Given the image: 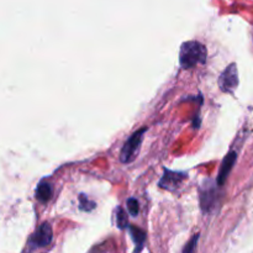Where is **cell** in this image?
Instances as JSON below:
<instances>
[{
  "instance_id": "obj_10",
  "label": "cell",
  "mask_w": 253,
  "mask_h": 253,
  "mask_svg": "<svg viewBox=\"0 0 253 253\" xmlns=\"http://www.w3.org/2000/svg\"><path fill=\"white\" fill-rule=\"evenodd\" d=\"M127 211L128 214L132 215V216L138 215V211H140V204H138L137 200L133 199V198H130V199L127 200Z\"/></svg>"
},
{
  "instance_id": "obj_7",
  "label": "cell",
  "mask_w": 253,
  "mask_h": 253,
  "mask_svg": "<svg viewBox=\"0 0 253 253\" xmlns=\"http://www.w3.org/2000/svg\"><path fill=\"white\" fill-rule=\"evenodd\" d=\"M52 194H53V188L49 183L47 182H42L40 183L39 187L36 189V197L40 202L46 203L48 202L49 199L52 198Z\"/></svg>"
},
{
  "instance_id": "obj_5",
  "label": "cell",
  "mask_w": 253,
  "mask_h": 253,
  "mask_svg": "<svg viewBox=\"0 0 253 253\" xmlns=\"http://www.w3.org/2000/svg\"><path fill=\"white\" fill-rule=\"evenodd\" d=\"M187 177L184 173H177V172H170V170H166L165 175L162 177L160 182V187L165 188V189L174 190L178 185L182 183V180Z\"/></svg>"
},
{
  "instance_id": "obj_6",
  "label": "cell",
  "mask_w": 253,
  "mask_h": 253,
  "mask_svg": "<svg viewBox=\"0 0 253 253\" xmlns=\"http://www.w3.org/2000/svg\"><path fill=\"white\" fill-rule=\"evenodd\" d=\"M236 158H237V155L235 152H230L229 155L225 157L224 162H222V166H221V169H220L219 177H217V184L219 185L224 184L225 180H226V178H227V175L230 174V172H231L235 162H236Z\"/></svg>"
},
{
  "instance_id": "obj_9",
  "label": "cell",
  "mask_w": 253,
  "mask_h": 253,
  "mask_svg": "<svg viewBox=\"0 0 253 253\" xmlns=\"http://www.w3.org/2000/svg\"><path fill=\"white\" fill-rule=\"evenodd\" d=\"M118 214H116V224H118L119 229H126L127 227V216L126 212L124 211L123 208H118Z\"/></svg>"
},
{
  "instance_id": "obj_4",
  "label": "cell",
  "mask_w": 253,
  "mask_h": 253,
  "mask_svg": "<svg viewBox=\"0 0 253 253\" xmlns=\"http://www.w3.org/2000/svg\"><path fill=\"white\" fill-rule=\"evenodd\" d=\"M52 237H53V232H52L51 225L48 222H43L37 227L36 232L32 235L30 245H34L35 247H46L51 244Z\"/></svg>"
},
{
  "instance_id": "obj_12",
  "label": "cell",
  "mask_w": 253,
  "mask_h": 253,
  "mask_svg": "<svg viewBox=\"0 0 253 253\" xmlns=\"http://www.w3.org/2000/svg\"><path fill=\"white\" fill-rule=\"evenodd\" d=\"M198 239H199V235H197V236H195L194 239H193L192 241H190L189 246L185 247V249L183 250V251H184V252H192L193 250H194V247L197 246V241H198Z\"/></svg>"
},
{
  "instance_id": "obj_11",
  "label": "cell",
  "mask_w": 253,
  "mask_h": 253,
  "mask_svg": "<svg viewBox=\"0 0 253 253\" xmlns=\"http://www.w3.org/2000/svg\"><path fill=\"white\" fill-rule=\"evenodd\" d=\"M79 202H81V208L83 210H86V211H90L95 208V204L93 202H89L88 198H85V195H81L79 197Z\"/></svg>"
},
{
  "instance_id": "obj_2",
  "label": "cell",
  "mask_w": 253,
  "mask_h": 253,
  "mask_svg": "<svg viewBox=\"0 0 253 253\" xmlns=\"http://www.w3.org/2000/svg\"><path fill=\"white\" fill-rule=\"evenodd\" d=\"M146 132V128H141V130L136 131L135 133H132L130 138L125 142L123 150H121L120 160L124 163H130L131 161L135 160V157L137 156L138 150L141 147V143L143 140V133Z\"/></svg>"
},
{
  "instance_id": "obj_3",
  "label": "cell",
  "mask_w": 253,
  "mask_h": 253,
  "mask_svg": "<svg viewBox=\"0 0 253 253\" xmlns=\"http://www.w3.org/2000/svg\"><path fill=\"white\" fill-rule=\"evenodd\" d=\"M219 84L221 90L226 93H232L239 84V73H237L236 64H230L222 74L220 76Z\"/></svg>"
},
{
  "instance_id": "obj_1",
  "label": "cell",
  "mask_w": 253,
  "mask_h": 253,
  "mask_svg": "<svg viewBox=\"0 0 253 253\" xmlns=\"http://www.w3.org/2000/svg\"><path fill=\"white\" fill-rule=\"evenodd\" d=\"M207 61V48L198 41L184 42L180 47L179 62L185 69L197 66L198 63H205Z\"/></svg>"
},
{
  "instance_id": "obj_8",
  "label": "cell",
  "mask_w": 253,
  "mask_h": 253,
  "mask_svg": "<svg viewBox=\"0 0 253 253\" xmlns=\"http://www.w3.org/2000/svg\"><path fill=\"white\" fill-rule=\"evenodd\" d=\"M128 229H130L131 237H132L133 241H135V244L138 246L136 251H140V250L142 249L143 242H145V239H146L145 231L141 229H138V227H135V226H130Z\"/></svg>"
}]
</instances>
